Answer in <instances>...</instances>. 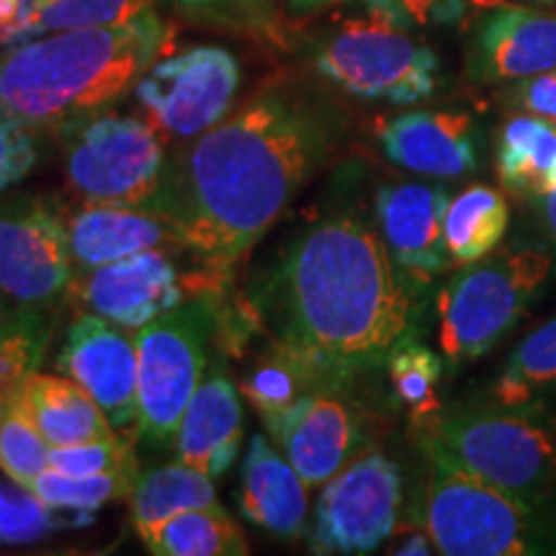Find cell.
I'll return each instance as SVG.
<instances>
[{
  "instance_id": "obj_1",
  "label": "cell",
  "mask_w": 556,
  "mask_h": 556,
  "mask_svg": "<svg viewBox=\"0 0 556 556\" xmlns=\"http://www.w3.org/2000/svg\"><path fill=\"white\" fill-rule=\"evenodd\" d=\"M332 142L328 114L307 96L287 86L261 90L173 152L150 212L219 287L328 160Z\"/></svg>"
},
{
  "instance_id": "obj_2",
  "label": "cell",
  "mask_w": 556,
  "mask_h": 556,
  "mask_svg": "<svg viewBox=\"0 0 556 556\" xmlns=\"http://www.w3.org/2000/svg\"><path fill=\"white\" fill-rule=\"evenodd\" d=\"M253 304L276 351L330 389L387 364L413 325V291L379 229L351 214L304 229L263 274Z\"/></svg>"
},
{
  "instance_id": "obj_3",
  "label": "cell",
  "mask_w": 556,
  "mask_h": 556,
  "mask_svg": "<svg viewBox=\"0 0 556 556\" xmlns=\"http://www.w3.org/2000/svg\"><path fill=\"white\" fill-rule=\"evenodd\" d=\"M168 45V24L148 11L119 26L47 34L5 47L0 114L31 129H58L122 99Z\"/></svg>"
},
{
  "instance_id": "obj_4",
  "label": "cell",
  "mask_w": 556,
  "mask_h": 556,
  "mask_svg": "<svg viewBox=\"0 0 556 556\" xmlns=\"http://www.w3.org/2000/svg\"><path fill=\"white\" fill-rule=\"evenodd\" d=\"M428 456L426 531L446 556H544L556 554V513L510 495L464 469L433 438Z\"/></svg>"
},
{
  "instance_id": "obj_5",
  "label": "cell",
  "mask_w": 556,
  "mask_h": 556,
  "mask_svg": "<svg viewBox=\"0 0 556 556\" xmlns=\"http://www.w3.org/2000/svg\"><path fill=\"white\" fill-rule=\"evenodd\" d=\"M428 435L471 475L556 513V409L546 400L454 409Z\"/></svg>"
},
{
  "instance_id": "obj_6",
  "label": "cell",
  "mask_w": 556,
  "mask_h": 556,
  "mask_svg": "<svg viewBox=\"0 0 556 556\" xmlns=\"http://www.w3.org/2000/svg\"><path fill=\"white\" fill-rule=\"evenodd\" d=\"M546 248H507L462 266L438 294V343L448 366L490 353L523 319L552 274Z\"/></svg>"
},
{
  "instance_id": "obj_7",
  "label": "cell",
  "mask_w": 556,
  "mask_h": 556,
  "mask_svg": "<svg viewBox=\"0 0 556 556\" xmlns=\"http://www.w3.org/2000/svg\"><path fill=\"white\" fill-rule=\"evenodd\" d=\"M54 131L67 186L83 204L152 206L170 160L155 124L101 109Z\"/></svg>"
},
{
  "instance_id": "obj_8",
  "label": "cell",
  "mask_w": 556,
  "mask_h": 556,
  "mask_svg": "<svg viewBox=\"0 0 556 556\" xmlns=\"http://www.w3.org/2000/svg\"><path fill=\"white\" fill-rule=\"evenodd\" d=\"M214 312L206 302H180L137 330V433L165 448L176 438L186 405L204 379Z\"/></svg>"
},
{
  "instance_id": "obj_9",
  "label": "cell",
  "mask_w": 556,
  "mask_h": 556,
  "mask_svg": "<svg viewBox=\"0 0 556 556\" xmlns=\"http://www.w3.org/2000/svg\"><path fill=\"white\" fill-rule=\"evenodd\" d=\"M315 65L345 93L394 106L430 99L438 83L435 52L377 13L330 31L317 45Z\"/></svg>"
},
{
  "instance_id": "obj_10",
  "label": "cell",
  "mask_w": 556,
  "mask_h": 556,
  "mask_svg": "<svg viewBox=\"0 0 556 556\" xmlns=\"http://www.w3.org/2000/svg\"><path fill=\"white\" fill-rule=\"evenodd\" d=\"M402 507V471L379 451L345 464L319 492L309 523L315 554H371L392 539Z\"/></svg>"
},
{
  "instance_id": "obj_11",
  "label": "cell",
  "mask_w": 556,
  "mask_h": 556,
  "mask_svg": "<svg viewBox=\"0 0 556 556\" xmlns=\"http://www.w3.org/2000/svg\"><path fill=\"white\" fill-rule=\"evenodd\" d=\"M240 88V65L222 47L191 50L157 60L137 80L135 96L165 135L193 139L225 119Z\"/></svg>"
},
{
  "instance_id": "obj_12",
  "label": "cell",
  "mask_w": 556,
  "mask_h": 556,
  "mask_svg": "<svg viewBox=\"0 0 556 556\" xmlns=\"http://www.w3.org/2000/svg\"><path fill=\"white\" fill-rule=\"evenodd\" d=\"M67 219L41 199L0 204V294L13 307H50L73 287Z\"/></svg>"
},
{
  "instance_id": "obj_13",
  "label": "cell",
  "mask_w": 556,
  "mask_h": 556,
  "mask_svg": "<svg viewBox=\"0 0 556 556\" xmlns=\"http://www.w3.org/2000/svg\"><path fill=\"white\" fill-rule=\"evenodd\" d=\"M263 422L309 490L328 484L364 443L351 405L330 387L312 389Z\"/></svg>"
},
{
  "instance_id": "obj_14",
  "label": "cell",
  "mask_w": 556,
  "mask_h": 556,
  "mask_svg": "<svg viewBox=\"0 0 556 556\" xmlns=\"http://www.w3.org/2000/svg\"><path fill=\"white\" fill-rule=\"evenodd\" d=\"M60 371L99 402L114 430L137 428V343L119 325L83 315L67 328Z\"/></svg>"
},
{
  "instance_id": "obj_15",
  "label": "cell",
  "mask_w": 556,
  "mask_h": 556,
  "mask_svg": "<svg viewBox=\"0 0 556 556\" xmlns=\"http://www.w3.org/2000/svg\"><path fill=\"white\" fill-rule=\"evenodd\" d=\"M448 201V191L438 184H389L377 193L379 235L413 294L451 268L443 238Z\"/></svg>"
},
{
  "instance_id": "obj_16",
  "label": "cell",
  "mask_w": 556,
  "mask_h": 556,
  "mask_svg": "<svg viewBox=\"0 0 556 556\" xmlns=\"http://www.w3.org/2000/svg\"><path fill=\"white\" fill-rule=\"evenodd\" d=\"M80 304L124 330H142L184 302L180 276L165 250H144L80 274Z\"/></svg>"
},
{
  "instance_id": "obj_17",
  "label": "cell",
  "mask_w": 556,
  "mask_h": 556,
  "mask_svg": "<svg viewBox=\"0 0 556 556\" xmlns=\"http://www.w3.org/2000/svg\"><path fill=\"white\" fill-rule=\"evenodd\" d=\"M384 155L417 176L462 178L479 168L477 124L464 111H409L379 131Z\"/></svg>"
},
{
  "instance_id": "obj_18",
  "label": "cell",
  "mask_w": 556,
  "mask_h": 556,
  "mask_svg": "<svg viewBox=\"0 0 556 556\" xmlns=\"http://www.w3.org/2000/svg\"><path fill=\"white\" fill-rule=\"evenodd\" d=\"M242 448V402L232 377L219 361L208 364L180 417L173 451L178 462L219 479Z\"/></svg>"
},
{
  "instance_id": "obj_19",
  "label": "cell",
  "mask_w": 556,
  "mask_h": 556,
  "mask_svg": "<svg viewBox=\"0 0 556 556\" xmlns=\"http://www.w3.org/2000/svg\"><path fill=\"white\" fill-rule=\"evenodd\" d=\"M471 75L482 83L523 80L556 67V16L497 9L482 21L471 50Z\"/></svg>"
},
{
  "instance_id": "obj_20",
  "label": "cell",
  "mask_w": 556,
  "mask_h": 556,
  "mask_svg": "<svg viewBox=\"0 0 556 556\" xmlns=\"http://www.w3.org/2000/svg\"><path fill=\"white\" fill-rule=\"evenodd\" d=\"M307 490L289 458L278 454L268 438H250L238 492V507L248 523L278 539L302 536L309 513Z\"/></svg>"
},
{
  "instance_id": "obj_21",
  "label": "cell",
  "mask_w": 556,
  "mask_h": 556,
  "mask_svg": "<svg viewBox=\"0 0 556 556\" xmlns=\"http://www.w3.org/2000/svg\"><path fill=\"white\" fill-rule=\"evenodd\" d=\"M73 268L80 274L144 250L176 245L170 227L142 206L86 204L67 217Z\"/></svg>"
},
{
  "instance_id": "obj_22",
  "label": "cell",
  "mask_w": 556,
  "mask_h": 556,
  "mask_svg": "<svg viewBox=\"0 0 556 556\" xmlns=\"http://www.w3.org/2000/svg\"><path fill=\"white\" fill-rule=\"evenodd\" d=\"M16 400L31 415L50 446H73L116 435L99 402L67 377L34 371L21 384Z\"/></svg>"
},
{
  "instance_id": "obj_23",
  "label": "cell",
  "mask_w": 556,
  "mask_h": 556,
  "mask_svg": "<svg viewBox=\"0 0 556 556\" xmlns=\"http://www.w3.org/2000/svg\"><path fill=\"white\" fill-rule=\"evenodd\" d=\"M217 503L214 479L204 471L176 462L168 467H157L137 477L129 495V518L139 541L152 546L160 528L176 518L178 513L191 507H204Z\"/></svg>"
},
{
  "instance_id": "obj_24",
  "label": "cell",
  "mask_w": 556,
  "mask_h": 556,
  "mask_svg": "<svg viewBox=\"0 0 556 556\" xmlns=\"http://www.w3.org/2000/svg\"><path fill=\"white\" fill-rule=\"evenodd\" d=\"M497 178L513 197L533 199L552 189L556 173V127L520 114L505 122L497 139Z\"/></svg>"
},
{
  "instance_id": "obj_25",
  "label": "cell",
  "mask_w": 556,
  "mask_h": 556,
  "mask_svg": "<svg viewBox=\"0 0 556 556\" xmlns=\"http://www.w3.org/2000/svg\"><path fill=\"white\" fill-rule=\"evenodd\" d=\"M510 225V206L503 191L492 186H469L448 201L443 238L451 266H469L492 255Z\"/></svg>"
},
{
  "instance_id": "obj_26",
  "label": "cell",
  "mask_w": 556,
  "mask_h": 556,
  "mask_svg": "<svg viewBox=\"0 0 556 556\" xmlns=\"http://www.w3.org/2000/svg\"><path fill=\"white\" fill-rule=\"evenodd\" d=\"M148 552L157 556H245L250 548L232 516L212 503L170 518Z\"/></svg>"
},
{
  "instance_id": "obj_27",
  "label": "cell",
  "mask_w": 556,
  "mask_h": 556,
  "mask_svg": "<svg viewBox=\"0 0 556 556\" xmlns=\"http://www.w3.org/2000/svg\"><path fill=\"white\" fill-rule=\"evenodd\" d=\"M556 394V317L516 345L492 384L497 405H528Z\"/></svg>"
},
{
  "instance_id": "obj_28",
  "label": "cell",
  "mask_w": 556,
  "mask_h": 556,
  "mask_svg": "<svg viewBox=\"0 0 556 556\" xmlns=\"http://www.w3.org/2000/svg\"><path fill=\"white\" fill-rule=\"evenodd\" d=\"M394 397L405 405L415 426H430L441 413L438 387L443 377V358L407 332L387 358Z\"/></svg>"
},
{
  "instance_id": "obj_29",
  "label": "cell",
  "mask_w": 556,
  "mask_h": 556,
  "mask_svg": "<svg viewBox=\"0 0 556 556\" xmlns=\"http://www.w3.org/2000/svg\"><path fill=\"white\" fill-rule=\"evenodd\" d=\"M137 477L139 475H124V471H116V475L73 477L47 467L37 479H34L31 490L37 492L47 505L54 507L60 516L67 513V516L73 518L75 528H83L93 523L96 510H101L103 505L114 503V500H127L131 495V486H135Z\"/></svg>"
},
{
  "instance_id": "obj_30",
  "label": "cell",
  "mask_w": 556,
  "mask_h": 556,
  "mask_svg": "<svg viewBox=\"0 0 556 556\" xmlns=\"http://www.w3.org/2000/svg\"><path fill=\"white\" fill-rule=\"evenodd\" d=\"M52 317L47 307L16 304L0 325V387L13 400L16 392L45 361L52 338Z\"/></svg>"
},
{
  "instance_id": "obj_31",
  "label": "cell",
  "mask_w": 556,
  "mask_h": 556,
  "mask_svg": "<svg viewBox=\"0 0 556 556\" xmlns=\"http://www.w3.org/2000/svg\"><path fill=\"white\" fill-rule=\"evenodd\" d=\"M152 0H31L24 41L60 31L119 26L148 13Z\"/></svg>"
},
{
  "instance_id": "obj_32",
  "label": "cell",
  "mask_w": 556,
  "mask_h": 556,
  "mask_svg": "<svg viewBox=\"0 0 556 556\" xmlns=\"http://www.w3.org/2000/svg\"><path fill=\"white\" fill-rule=\"evenodd\" d=\"M312 389H317L315 379L294 358L274 348L248 374L245 381L240 384V394L255 407L261 420H268V417L294 405L296 400H302Z\"/></svg>"
},
{
  "instance_id": "obj_33",
  "label": "cell",
  "mask_w": 556,
  "mask_h": 556,
  "mask_svg": "<svg viewBox=\"0 0 556 556\" xmlns=\"http://www.w3.org/2000/svg\"><path fill=\"white\" fill-rule=\"evenodd\" d=\"M50 467V443L24 405L13 397L0 420V469L13 482L29 486Z\"/></svg>"
},
{
  "instance_id": "obj_34",
  "label": "cell",
  "mask_w": 556,
  "mask_h": 556,
  "mask_svg": "<svg viewBox=\"0 0 556 556\" xmlns=\"http://www.w3.org/2000/svg\"><path fill=\"white\" fill-rule=\"evenodd\" d=\"M67 526L54 507L29 486L0 479V546H26Z\"/></svg>"
},
{
  "instance_id": "obj_35",
  "label": "cell",
  "mask_w": 556,
  "mask_h": 556,
  "mask_svg": "<svg viewBox=\"0 0 556 556\" xmlns=\"http://www.w3.org/2000/svg\"><path fill=\"white\" fill-rule=\"evenodd\" d=\"M50 469L73 477L116 475V471L137 475V458L124 438L111 435L88 443H73V446H50Z\"/></svg>"
},
{
  "instance_id": "obj_36",
  "label": "cell",
  "mask_w": 556,
  "mask_h": 556,
  "mask_svg": "<svg viewBox=\"0 0 556 556\" xmlns=\"http://www.w3.org/2000/svg\"><path fill=\"white\" fill-rule=\"evenodd\" d=\"M368 13L392 21L402 29H426V26L456 24L467 0H361Z\"/></svg>"
},
{
  "instance_id": "obj_37",
  "label": "cell",
  "mask_w": 556,
  "mask_h": 556,
  "mask_svg": "<svg viewBox=\"0 0 556 556\" xmlns=\"http://www.w3.org/2000/svg\"><path fill=\"white\" fill-rule=\"evenodd\" d=\"M39 144L31 127L0 114V191H9L34 170Z\"/></svg>"
},
{
  "instance_id": "obj_38",
  "label": "cell",
  "mask_w": 556,
  "mask_h": 556,
  "mask_svg": "<svg viewBox=\"0 0 556 556\" xmlns=\"http://www.w3.org/2000/svg\"><path fill=\"white\" fill-rule=\"evenodd\" d=\"M513 101L526 114L556 124V67L520 80L513 90Z\"/></svg>"
},
{
  "instance_id": "obj_39",
  "label": "cell",
  "mask_w": 556,
  "mask_h": 556,
  "mask_svg": "<svg viewBox=\"0 0 556 556\" xmlns=\"http://www.w3.org/2000/svg\"><path fill=\"white\" fill-rule=\"evenodd\" d=\"M173 3L193 16L217 21L261 18L270 9V0H173Z\"/></svg>"
},
{
  "instance_id": "obj_40",
  "label": "cell",
  "mask_w": 556,
  "mask_h": 556,
  "mask_svg": "<svg viewBox=\"0 0 556 556\" xmlns=\"http://www.w3.org/2000/svg\"><path fill=\"white\" fill-rule=\"evenodd\" d=\"M31 18V0H0V50L21 45Z\"/></svg>"
},
{
  "instance_id": "obj_41",
  "label": "cell",
  "mask_w": 556,
  "mask_h": 556,
  "mask_svg": "<svg viewBox=\"0 0 556 556\" xmlns=\"http://www.w3.org/2000/svg\"><path fill=\"white\" fill-rule=\"evenodd\" d=\"M533 206H536L541 229H544V235L556 248V186L544 193H539V197H533Z\"/></svg>"
},
{
  "instance_id": "obj_42",
  "label": "cell",
  "mask_w": 556,
  "mask_h": 556,
  "mask_svg": "<svg viewBox=\"0 0 556 556\" xmlns=\"http://www.w3.org/2000/svg\"><path fill=\"white\" fill-rule=\"evenodd\" d=\"M433 541H430V536L426 539V536H415V539H409V541H405V544H402L400 548H394V554H430L433 552Z\"/></svg>"
},
{
  "instance_id": "obj_43",
  "label": "cell",
  "mask_w": 556,
  "mask_h": 556,
  "mask_svg": "<svg viewBox=\"0 0 556 556\" xmlns=\"http://www.w3.org/2000/svg\"><path fill=\"white\" fill-rule=\"evenodd\" d=\"M332 3V0H289V5L299 13H307V11H315V9H323V5Z\"/></svg>"
},
{
  "instance_id": "obj_44",
  "label": "cell",
  "mask_w": 556,
  "mask_h": 556,
  "mask_svg": "<svg viewBox=\"0 0 556 556\" xmlns=\"http://www.w3.org/2000/svg\"><path fill=\"white\" fill-rule=\"evenodd\" d=\"M9 402H11V397H9V394H5V389L0 387V420H3L5 409H9Z\"/></svg>"
},
{
  "instance_id": "obj_45",
  "label": "cell",
  "mask_w": 556,
  "mask_h": 556,
  "mask_svg": "<svg viewBox=\"0 0 556 556\" xmlns=\"http://www.w3.org/2000/svg\"><path fill=\"white\" fill-rule=\"evenodd\" d=\"M0 299H3V294H0ZM5 315H9V312H5V307H3V302H0V325H3V319H5Z\"/></svg>"
},
{
  "instance_id": "obj_46",
  "label": "cell",
  "mask_w": 556,
  "mask_h": 556,
  "mask_svg": "<svg viewBox=\"0 0 556 556\" xmlns=\"http://www.w3.org/2000/svg\"><path fill=\"white\" fill-rule=\"evenodd\" d=\"M541 3H552V0H541Z\"/></svg>"
}]
</instances>
